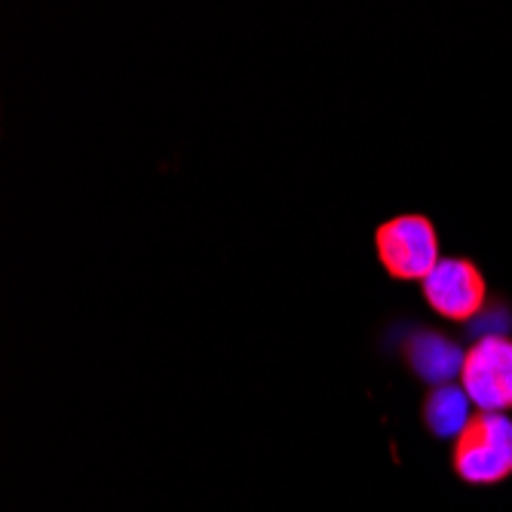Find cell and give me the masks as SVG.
Wrapping results in <instances>:
<instances>
[{"instance_id":"2","label":"cell","mask_w":512,"mask_h":512,"mask_svg":"<svg viewBox=\"0 0 512 512\" xmlns=\"http://www.w3.org/2000/svg\"><path fill=\"white\" fill-rule=\"evenodd\" d=\"M375 255L396 283H424L442 255L436 221L424 212H402L375 227Z\"/></svg>"},{"instance_id":"6","label":"cell","mask_w":512,"mask_h":512,"mask_svg":"<svg viewBox=\"0 0 512 512\" xmlns=\"http://www.w3.org/2000/svg\"><path fill=\"white\" fill-rule=\"evenodd\" d=\"M473 402L457 381L427 387L421 402V424L439 442H454L473 417Z\"/></svg>"},{"instance_id":"3","label":"cell","mask_w":512,"mask_h":512,"mask_svg":"<svg viewBox=\"0 0 512 512\" xmlns=\"http://www.w3.org/2000/svg\"><path fill=\"white\" fill-rule=\"evenodd\" d=\"M387 341L390 353L402 362L408 375L427 387L454 384L460 378L463 359H467V347L460 344V335L417 319L390 322Z\"/></svg>"},{"instance_id":"1","label":"cell","mask_w":512,"mask_h":512,"mask_svg":"<svg viewBox=\"0 0 512 512\" xmlns=\"http://www.w3.org/2000/svg\"><path fill=\"white\" fill-rule=\"evenodd\" d=\"M451 473L470 488H494L512 479V417L476 411L451 445Z\"/></svg>"},{"instance_id":"5","label":"cell","mask_w":512,"mask_h":512,"mask_svg":"<svg viewBox=\"0 0 512 512\" xmlns=\"http://www.w3.org/2000/svg\"><path fill=\"white\" fill-rule=\"evenodd\" d=\"M460 387L479 411H512V335L470 341L460 368Z\"/></svg>"},{"instance_id":"4","label":"cell","mask_w":512,"mask_h":512,"mask_svg":"<svg viewBox=\"0 0 512 512\" xmlns=\"http://www.w3.org/2000/svg\"><path fill=\"white\" fill-rule=\"evenodd\" d=\"M427 307L454 325H470L488 304V279L467 255H445L421 283Z\"/></svg>"},{"instance_id":"7","label":"cell","mask_w":512,"mask_h":512,"mask_svg":"<svg viewBox=\"0 0 512 512\" xmlns=\"http://www.w3.org/2000/svg\"><path fill=\"white\" fill-rule=\"evenodd\" d=\"M488 335H512V301L503 295H491L485 310L470 325H463V338H470V341H479Z\"/></svg>"}]
</instances>
